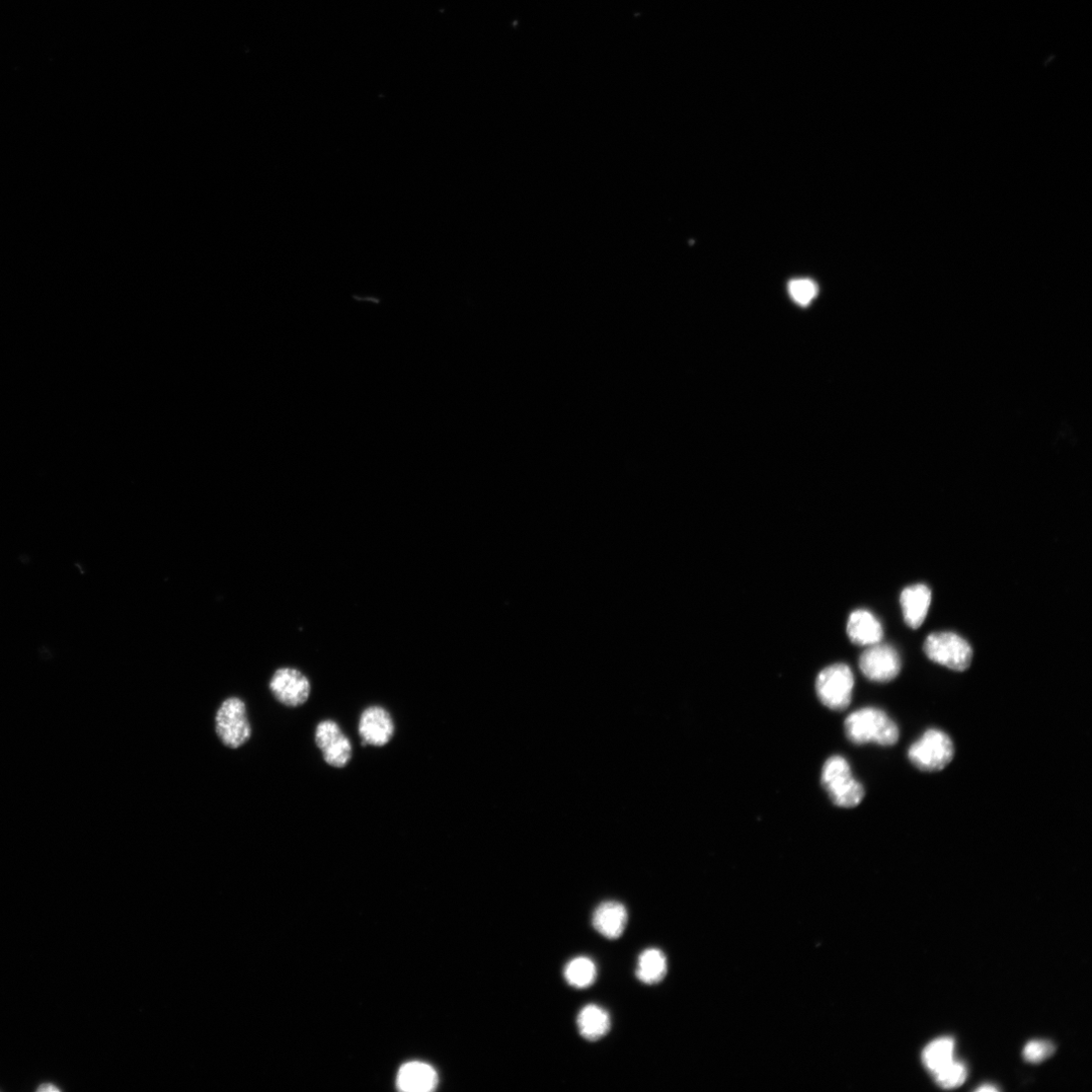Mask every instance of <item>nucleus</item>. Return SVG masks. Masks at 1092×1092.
Here are the masks:
<instances>
[{
  "instance_id": "nucleus-1",
  "label": "nucleus",
  "mask_w": 1092,
  "mask_h": 1092,
  "mask_svg": "<svg viewBox=\"0 0 1092 1092\" xmlns=\"http://www.w3.org/2000/svg\"><path fill=\"white\" fill-rule=\"evenodd\" d=\"M847 739L855 745L874 743L893 746L899 739L896 724L882 711L867 708L849 715L844 722Z\"/></svg>"
},
{
  "instance_id": "nucleus-2",
  "label": "nucleus",
  "mask_w": 1092,
  "mask_h": 1092,
  "mask_svg": "<svg viewBox=\"0 0 1092 1092\" xmlns=\"http://www.w3.org/2000/svg\"><path fill=\"white\" fill-rule=\"evenodd\" d=\"M821 785L831 802L838 808H855L865 797L863 786L856 782L848 763L840 756H833L825 761L821 773Z\"/></svg>"
},
{
  "instance_id": "nucleus-3",
  "label": "nucleus",
  "mask_w": 1092,
  "mask_h": 1092,
  "mask_svg": "<svg viewBox=\"0 0 1092 1092\" xmlns=\"http://www.w3.org/2000/svg\"><path fill=\"white\" fill-rule=\"evenodd\" d=\"M215 725L218 738L230 749L242 748L253 735L247 705L239 697H230L223 702L216 714Z\"/></svg>"
},
{
  "instance_id": "nucleus-4",
  "label": "nucleus",
  "mask_w": 1092,
  "mask_h": 1092,
  "mask_svg": "<svg viewBox=\"0 0 1092 1092\" xmlns=\"http://www.w3.org/2000/svg\"><path fill=\"white\" fill-rule=\"evenodd\" d=\"M954 753L949 736L938 730H929L910 747L908 759L923 772H939L952 762Z\"/></svg>"
},
{
  "instance_id": "nucleus-5",
  "label": "nucleus",
  "mask_w": 1092,
  "mask_h": 1092,
  "mask_svg": "<svg viewBox=\"0 0 1092 1092\" xmlns=\"http://www.w3.org/2000/svg\"><path fill=\"white\" fill-rule=\"evenodd\" d=\"M927 658L951 670L963 672L972 662L970 645L953 633H937L928 636L923 645Z\"/></svg>"
},
{
  "instance_id": "nucleus-6",
  "label": "nucleus",
  "mask_w": 1092,
  "mask_h": 1092,
  "mask_svg": "<svg viewBox=\"0 0 1092 1092\" xmlns=\"http://www.w3.org/2000/svg\"><path fill=\"white\" fill-rule=\"evenodd\" d=\"M854 679L844 664L823 669L817 679V693L821 704L831 711H844L850 704Z\"/></svg>"
},
{
  "instance_id": "nucleus-7",
  "label": "nucleus",
  "mask_w": 1092,
  "mask_h": 1092,
  "mask_svg": "<svg viewBox=\"0 0 1092 1092\" xmlns=\"http://www.w3.org/2000/svg\"><path fill=\"white\" fill-rule=\"evenodd\" d=\"M270 690L280 705L295 709L308 700L311 685L308 678L299 670L282 667L277 669L270 681Z\"/></svg>"
},
{
  "instance_id": "nucleus-8",
  "label": "nucleus",
  "mask_w": 1092,
  "mask_h": 1092,
  "mask_svg": "<svg viewBox=\"0 0 1092 1092\" xmlns=\"http://www.w3.org/2000/svg\"><path fill=\"white\" fill-rule=\"evenodd\" d=\"M315 743L328 766L342 769L350 763L353 756L352 744L335 721L326 720L318 724Z\"/></svg>"
},
{
  "instance_id": "nucleus-9",
  "label": "nucleus",
  "mask_w": 1092,
  "mask_h": 1092,
  "mask_svg": "<svg viewBox=\"0 0 1092 1092\" xmlns=\"http://www.w3.org/2000/svg\"><path fill=\"white\" fill-rule=\"evenodd\" d=\"M395 732L394 719L384 708L371 706L361 713L358 721V735L362 746L384 747L391 743Z\"/></svg>"
},
{
  "instance_id": "nucleus-10",
  "label": "nucleus",
  "mask_w": 1092,
  "mask_h": 1092,
  "mask_svg": "<svg viewBox=\"0 0 1092 1092\" xmlns=\"http://www.w3.org/2000/svg\"><path fill=\"white\" fill-rule=\"evenodd\" d=\"M859 665L862 673L871 681L886 683L894 680L901 668L897 652L890 646L876 644L868 647L861 655Z\"/></svg>"
},
{
  "instance_id": "nucleus-11",
  "label": "nucleus",
  "mask_w": 1092,
  "mask_h": 1092,
  "mask_svg": "<svg viewBox=\"0 0 1092 1092\" xmlns=\"http://www.w3.org/2000/svg\"><path fill=\"white\" fill-rule=\"evenodd\" d=\"M846 633L851 643L861 647L879 644L883 638L880 621L867 610H855L849 615Z\"/></svg>"
},
{
  "instance_id": "nucleus-12",
  "label": "nucleus",
  "mask_w": 1092,
  "mask_h": 1092,
  "mask_svg": "<svg viewBox=\"0 0 1092 1092\" xmlns=\"http://www.w3.org/2000/svg\"><path fill=\"white\" fill-rule=\"evenodd\" d=\"M628 918L626 906L617 901H606L594 911L593 926L603 937L616 940L626 929Z\"/></svg>"
},
{
  "instance_id": "nucleus-13",
  "label": "nucleus",
  "mask_w": 1092,
  "mask_h": 1092,
  "mask_svg": "<svg viewBox=\"0 0 1092 1092\" xmlns=\"http://www.w3.org/2000/svg\"><path fill=\"white\" fill-rule=\"evenodd\" d=\"M930 602L931 592L925 585H913L902 591L900 604L904 620L909 628L916 630L921 626Z\"/></svg>"
},
{
  "instance_id": "nucleus-14",
  "label": "nucleus",
  "mask_w": 1092,
  "mask_h": 1092,
  "mask_svg": "<svg viewBox=\"0 0 1092 1092\" xmlns=\"http://www.w3.org/2000/svg\"><path fill=\"white\" fill-rule=\"evenodd\" d=\"M437 1082L436 1071L422 1062H409L403 1065L397 1078L399 1089L407 1092H428L435 1088Z\"/></svg>"
},
{
  "instance_id": "nucleus-15",
  "label": "nucleus",
  "mask_w": 1092,
  "mask_h": 1092,
  "mask_svg": "<svg viewBox=\"0 0 1092 1092\" xmlns=\"http://www.w3.org/2000/svg\"><path fill=\"white\" fill-rule=\"evenodd\" d=\"M577 1024L581 1036L591 1042L600 1040L610 1030L608 1012L595 1004H589L580 1011Z\"/></svg>"
},
{
  "instance_id": "nucleus-16",
  "label": "nucleus",
  "mask_w": 1092,
  "mask_h": 1092,
  "mask_svg": "<svg viewBox=\"0 0 1092 1092\" xmlns=\"http://www.w3.org/2000/svg\"><path fill=\"white\" fill-rule=\"evenodd\" d=\"M667 974V959L658 949H648L640 955L636 975L645 984L660 983Z\"/></svg>"
},
{
  "instance_id": "nucleus-17",
  "label": "nucleus",
  "mask_w": 1092,
  "mask_h": 1092,
  "mask_svg": "<svg viewBox=\"0 0 1092 1092\" xmlns=\"http://www.w3.org/2000/svg\"><path fill=\"white\" fill-rule=\"evenodd\" d=\"M955 1041L943 1037L930 1042L922 1052L925 1067L933 1074L954 1060Z\"/></svg>"
},
{
  "instance_id": "nucleus-18",
  "label": "nucleus",
  "mask_w": 1092,
  "mask_h": 1092,
  "mask_svg": "<svg viewBox=\"0 0 1092 1092\" xmlns=\"http://www.w3.org/2000/svg\"><path fill=\"white\" fill-rule=\"evenodd\" d=\"M565 977L571 986L576 988H587L596 980L597 969L591 959L587 957H578L567 965Z\"/></svg>"
},
{
  "instance_id": "nucleus-19",
  "label": "nucleus",
  "mask_w": 1092,
  "mask_h": 1092,
  "mask_svg": "<svg viewBox=\"0 0 1092 1092\" xmlns=\"http://www.w3.org/2000/svg\"><path fill=\"white\" fill-rule=\"evenodd\" d=\"M935 1081L945 1089H953L961 1086L967 1078V1068L962 1062L953 1060L948 1065L934 1073Z\"/></svg>"
},
{
  "instance_id": "nucleus-20",
  "label": "nucleus",
  "mask_w": 1092,
  "mask_h": 1092,
  "mask_svg": "<svg viewBox=\"0 0 1092 1092\" xmlns=\"http://www.w3.org/2000/svg\"><path fill=\"white\" fill-rule=\"evenodd\" d=\"M789 291L792 298L800 305L807 306L819 293L818 284L810 278H797L790 282Z\"/></svg>"
},
{
  "instance_id": "nucleus-21",
  "label": "nucleus",
  "mask_w": 1092,
  "mask_h": 1092,
  "mask_svg": "<svg viewBox=\"0 0 1092 1092\" xmlns=\"http://www.w3.org/2000/svg\"><path fill=\"white\" fill-rule=\"evenodd\" d=\"M1055 1049V1046L1051 1042L1032 1041L1026 1045L1023 1055L1026 1061L1037 1064L1050 1058L1054 1054Z\"/></svg>"
},
{
  "instance_id": "nucleus-22",
  "label": "nucleus",
  "mask_w": 1092,
  "mask_h": 1092,
  "mask_svg": "<svg viewBox=\"0 0 1092 1092\" xmlns=\"http://www.w3.org/2000/svg\"><path fill=\"white\" fill-rule=\"evenodd\" d=\"M38 1091H60V1089L54 1084L44 1083L38 1087Z\"/></svg>"
},
{
  "instance_id": "nucleus-23",
  "label": "nucleus",
  "mask_w": 1092,
  "mask_h": 1092,
  "mask_svg": "<svg viewBox=\"0 0 1092 1092\" xmlns=\"http://www.w3.org/2000/svg\"><path fill=\"white\" fill-rule=\"evenodd\" d=\"M999 1089L996 1086L992 1085V1084H988V1085L984 1084L983 1086L978 1087L976 1089V1091H984V1092H987V1091H993V1092L995 1091L996 1092Z\"/></svg>"
}]
</instances>
